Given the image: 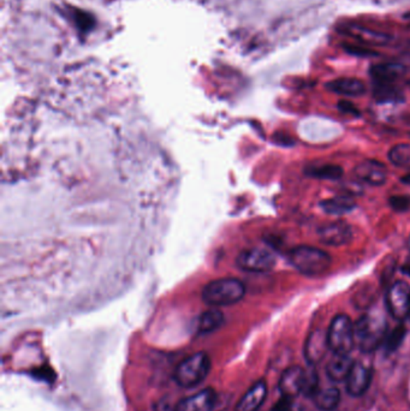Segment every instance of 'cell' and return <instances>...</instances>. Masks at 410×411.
Masks as SVG:
<instances>
[{
  "label": "cell",
  "mask_w": 410,
  "mask_h": 411,
  "mask_svg": "<svg viewBox=\"0 0 410 411\" xmlns=\"http://www.w3.org/2000/svg\"><path fill=\"white\" fill-rule=\"evenodd\" d=\"M246 295L243 282L227 277L212 280L202 289V300L211 307H227L237 303Z\"/></svg>",
  "instance_id": "1"
},
{
  "label": "cell",
  "mask_w": 410,
  "mask_h": 411,
  "mask_svg": "<svg viewBox=\"0 0 410 411\" xmlns=\"http://www.w3.org/2000/svg\"><path fill=\"white\" fill-rule=\"evenodd\" d=\"M386 334V322L381 314H365L355 324V342L366 354L381 347Z\"/></svg>",
  "instance_id": "2"
},
{
  "label": "cell",
  "mask_w": 410,
  "mask_h": 411,
  "mask_svg": "<svg viewBox=\"0 0 410 411\" xmlns=\"http://www.w3.org/2000/svg\"><path fill=\"white\" fill-rule=\"evenodd\" d=\"M291 265L304 275H320L329 270L332 260L329 254L309 245H299L289 253Z\"/></svg>",
  "instance_id": "3"
},
{
  "label": "cell",
  "mask_w": 410,
  "mask_h": 411,
  "mask_svg": "<svg viewBox=\"0 0 410 411\" xmlns=\"http://www.w3.org/2000/svg\"><path fill=\"white\" fill-rule=\"evenodd\" d=\"M211 370L210 357L205 352H197L182 361L176 369L175 380L185 389L195 387L205 380Z\"/></svg>",
  "instance_id": "4"
},
{
  "label": "cell",
  "mask_w": 410,
  "mask_h": 411,
  "mask_svg": "<svg viewBox=\"0 0 410 411\" xmlns=\"http://www.w3.org/2000/svg\"><path fill=\"white\" fill-rule=\"evenodd\" d=\"M330 350L334 354L349 355L355 344V325L351 317L339 314L334 317L327 330Z\"/></svg>",
  "instance_id": "5"
},
{
  "label": "cell",
  "mask_w": 410,
  "mask_h": 411,
  "mask_svg": "<svg viewBox=\"0 0 410 411\" xmlns=\"http://www.w3.org/2000/svg\"><path fill=\"white\" fill-rule=\"evenodd\" d=\"M241 270L252 273H265L276 266V257L265 248H250L243 250L237 257Z\"/></svg>",
  "instance_id": "6"
},
{
  "label": "cell",
  "mask_w": 410,
  "mask_h": 411,
  "mask_svg": "<svg viewBox=\"0 0 410 411\" xmlns=\"http://www.w3.org/2000/svg\"><path fill=\"white\" fill-rule=\"evenodd\" d=\"M388 310L398 322L406 320L410 314V285L406 282L393 284L386 296Z\"/></svg>",
  "instance_id": "7"
},
{
  "label": "cell",
  "mask_w": 410,
  "mask_h": 411,
  "mask_svg": "<svg viewBox=\"0 0 410 411\" xmlns=\"http://www.w3.org/2000/svg\"><path fill=\"white\" fill-rule=\"evenodd\" d=\"M329 349L327 331L316 329L309 333L306 339V342H304V359L309 366H316V364L320 363Z\"/></svg>",
  "instance_id": "8"
},
{
  "label": "cell",
  "mask_w": 410,
  "mask_h": 411,
  "mask_svg": "<svg viewBox=\"0 0 410 411\" xmlns=\"http://www.w3.org/2000/svg\"><path fill=\"white\" fill-rule=\"evenodd\" d=\"M372 382V369L361 361H355L351 374L346 380L348 394L361 397L367 392Z\"/></svg>",
  "instance_id": "9"
},
{
  "label": "cell",
  "mask_w": 410,
  "mask_h": 411,
  "mask_svg": "<svg viewBox=\"0 0 410 411\" xmlns=\"http://www.w3.org/2000/svg\"><path fill=\"white\" fill-rule=\"evenodd\" d=\"M321 243L332 247H342L353 240V229L346 222H334L321 226L318 230Z\"/></svg>",
  "instance_id": "10"
},
{
  "label": "cell",
  "mask_w": 410,
  "mask_h": 411,
  "mask_svg": "<svg viewBox=\"0 0 410 411\" xmlns=\"http://www.w3.org/2000/svg\"><path fill=\"white\" fill-rule=\"evenodd\" d=\"M218 396L213 389H205L197 394L182 399L176 405L175 411H213Z\"/></svg>",
  "instance_id": "11"
},
{
  "label": "cell",
  "mask_w": 410,
  "mask_h": 411,
  "mask_svg": "<svg viewBox=\"0 0 410 411\" xmlns=\"http://www.w3.org/2000/svg\"><path fill=\"white\" fill-rule=\"evenodd\" d=\"M304 382V369L299 366H292L283 372L279 379V391L282 397L294 399L302 394Z\"/></svg>",
  "instance_id": "12"
},
{
  "label": "cell",
  "mask_w": 410,
  "mask_h": 411,
  "mask_svg": "<svg viewBox=\"0 0 410 411\" xmlns=\"http://www.w3.org/2000/svg\"><path fill=\"white\" fill-rule=\"evenodd\" d=\"M354 173L360 180L376 187L384 185L388 177L386 167L376 160H365L362 163L358 164Z\"/></svg>",
  "instance_id": "13"
},
{
  "label": "cell",
  "mask_w": 410,
  "mask_h": 411,
  "mask_svg": "<svg viewBox=\"0 0 410 411\" xmlns=\"http://www.w3.org/2000/svg\"><path fill=\"white\" fill-rule=\"evenodd\" d=\"M404 73L406 68L403 65L393 62L374 64L369 68V75L374 85H393Z\"/></svg>",
  "instance_id": "14"
},
{
  "label": "cell",
  "mask_w": 410,
  "mask_h": 411,
  "mask_svg": "<svg viewBox=\"0 0 410 411\" xmlns=\"http://www.w3.org/2000/svg\"><path fill=\"white\" fill-rule=\"evenodd\" d=\"M267 396L265 382H257L249 389L236 405V411H257Z\"/></svg>",
  "instance_id": "15"
},
{
  "label": "cell",
  "mask_w": 410,
  "mask_h": 411,
  "mask_svg": "<svg viewBox=\"0 0 410 411\" xmlns=\"http://www.w3.org/2000/svg\"><path fill=\"white\" fill-rule=\"evenodd\" d=\"M354 363L351 355L334 354V357L326 364V375L334 382H346Z\"/></svg>",
  "instance_id": "16"
},
{
  "label": "cell",
  "mask_w": 410,
  "mask_h": 411,
  "mask_svg": "<svg viewBox=\"0 0 410 411\" xmlns=\"http://www.w3.org/2000/svg\"><path fill=\"white\" fill-rule=\"evenodd\" d=\"M326 88L330 92L344 96H360L365 94L366 86L361 80L354 78H342L326 83Z\"/></svg>",
  "instance_id": "17"
},
{
  "label": "cell",
  "mask_w": 410,
  "mask_h": 411,
  "mask_svg": "<svg viewBox=\"0 0 410 411\" xmlns=\"http://www.w3.org/2000/svg\"><path fill=\"white\" fill-rule=\"evenodd\" d=\"M312 399L319 410L332 411L341 402V392L334 386L320 387Z\"/></svg>",
  "instance_id": "18"
},
{
  "label": "cell",
  "mask_w": 410,
  "mask_h": 411,
  "mask_svg": "<svg viewBox=\"0 0 410 411\" xmlns=\"http://www.w3.org/2000/svg\"><path fill=\"white\" fill-rule=\"evenodd\" d=\"M321 210L326 212L327 215H343L349 213L356 207L353 197L351 196H336L331 199H326L320 202Z\"/></svg>",
  "instance_id": "19"
},
{
  "label": "cell",
  "mask_w": 410,
  "mask_h": 411,
  "mask_svg": "<svg viewBox=\"0 0 410 411\" xmlns=\"http://www.w3.org/2000/svg\"><path fill=\"white\" fill-rule=\"evenodd\" d=\"M306 175L318 180H337L342 178L343 168L338 165H321L312 166L306 170Z\"/></svg>",
  "instance_id": "20"
},
{
  "label": "cell",
  "mask_w": 410,
  "mask_h": 411,
  "mask_svg": "<svg viewBox=\"0 0 410 411\" xmlns=\"http://www.w3.org/2000/svg\"><path fill=\"white\" fill-rule=\"evenodd\" d=\"M389 160L395 166L410 170L409 143H400L393 146L389 152Z\"/></svg>",
  "instance_id": "21"
},
{
  "label": "cell",
  "mask_w": 410,
  "mask_h": 411,
  "mask_svg": "<svg viewBox=\"0 0 410 411\" xmlns=\"http://www.w3.org/2000/svg\"><path fill=\"white\" fill-rule=\"evenodd\" d=\"M224 317L219 310H208L202 314L199 320V332L200 333H208L212 331L217 330L219 326L222 325Z\"/></svg>",
  "instance_id": "22"
},
{
  "label": "cell",
  "mask_w": 410,
  "mask_h": 411,
  "mask_svg": "<svg viewBox=\"0 0 410 411\" xmlns=\"http://www.w3.org/2000/svg\"><path fill=\"white\" fill-rule=\"evenodd\" d=\"M374 96L381 103H390L401 100V90L395 85H374Z\"/></svg>",
  "instance_id": "23"
},
{
  "label": "cell",
  "mask_w": 410,
  "mask_h": 411,
  "mask_svg": "<svg viewBox=\"0 0 410 411\" xmlns=\"http://www.w3.org/2000/svg\"><path fill=\"white\" fill-rule=\"evenodd\" d=\"M314 366H309V369L304 370V382L302 394H304L308 398H313L316 392L320 389L319 385V377L316 369L313 368Z\"/></svg>",
  "instance_id": "24"
},
{
  "label": "cell",
  "mask_w": 410,
  "mask_h": 411,
  "mask_svg": "<svg viewBox=\"0 0 410 411\" xmlns=\"http://www.w3.org/2000/svg\"><path fill=\"white\" fill-rule=\"evenodd\" d=\"M406 333L404 326L400 325L396 329H393L389 334H386L384 342H383L385 349H386V352H396L398 347H401L403 339L406 337Z\"/></svg>",
  "instance_id": "25"
},
{
  "label": "cell",
  "mask_w": 410,
  "mask_h": 411,
  "mask_svg": "<svg viewBox=\"0 0 410 411\" xmlns=\"http://www.w3.org/2000/svg\"><path fill=\"white\" fill-rule=\"evenodd\" d=\"M391 208L396 212H408L410 210V196L408 195H395L389 200Z\"/></svg>",
  "instance_id": "26"
},
{
  "label": "cell",
  "mask_w": 410,
  "mask_h": 411,
  "mask_svg": "<svg viewBox=\"0 0 410 411\" xmlns=\"http://www.w3.org/2000/svg\"><path fill=\"white\" fill-rule=\"evenodd\" d=\"M343 48L346 53L353 55V56L362 57V58H367V57L378 56L376 52L372 51V50H368L366 48H360V46H354V45H348L344 43Z\"/></svg>",
  "instance_id": "27"
},
{
  "label": "cell",
  "mask_w": 410,
  "mask_h": 411,
  "mask_svg": "<svg viewBox=\"0 0 410 411\" xmlns=\"http://www.w3.org/2000/svg\"><path fill=\"white\" fill-rule=\"evenodd\" d=\"M271 411H296V407L292 399L282 397L281 401L276 403V405L272 408Z\"/></svg>",
  "instance_id": "28"
},
{
  "label": "cell",
  "mask_w": 410,
  "mask_h": 411,
  "mask_svg": "<svg viewBox=\"0 0 410 411\" xmlns=\"http://www.w3.org/2000/svg\"><path fill=\"white\" fill-rule=\"evenodd\" d=\"M338 108L343 113H348V115H351V116H359L360 115L359 110L355 108L354 105L349 103V101H341V103H338Z\"/></svg>",
  "instance_id": "29"
},
{
  "label": "cell",
  "mask_w": 410,
  "mask_h": 411,
  "mask_svg": "<svg viewBox=\"0 0 410 411\" xmlns=\"http://www.w3.org/2000/svg\"><path fill=\"white\" fill-rule=\"evenodd\" d=\"M402 182L404 183V185H410V173L409 175H406V176L402 178Z\"/></svg>",
  "instance_id": "30"
},
{
  "label": "cell",
  "mask_w": 410,
  "mask_h": 411,
  "mask_svg": "<svg viewBox=\"0 0 410 411\" xmlns=\"http://www.w3.org/2000/svg\"><path fill=\"white\" fill-rule=\"evenodd\" d=\"M409 319H410V314H409Z\"/></svg>",
  "instance_id": "31"
},
{
  "label": "cell",
  "mask_w": 410,
  "mask_h": 411,
  "mask_svg": "<svg viewBox=\"0 0 410 411\" xmlns=\"http://www.w3.org/2000/svg\"><path fill=\"white\" fill-rule=\"evenodd\" d=\"M409 245H410V242H409Z\"/></svg>",
  "instance_id": "32"
}]
</instances>
